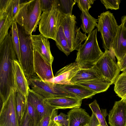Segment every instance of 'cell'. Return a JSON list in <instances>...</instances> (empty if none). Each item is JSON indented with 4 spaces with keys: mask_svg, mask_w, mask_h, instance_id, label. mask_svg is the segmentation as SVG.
<instances>
[{
    "mask_svg": "<svg viewBox=\"0 0 126 126\" xmlns=\"http://www.w3.org/2000/svg\"><path fill=\"white\" fill-rule=\"evenodd\" d=\"M27 108L29 117L33 122L35 126H36L39 122L38 117L37 113L34 107L27 101Z\"/></svg>",
    "mask_w": 126,
    "mask_h": 126,
    "instance_id": "cell-35",
    "label": "cell"
},
{
    "mask_svg": "<svg viewBox=\"0 0 126 126\" xmlns=\"http://www.w3.org/2000/svg\"><path fill=\"white\" fill-rule=\"evenodd\" d=\"M46 101L55 109H65L80 107L82 99L76 96L46 98Z\"/></svg>",
    "mask_w": 126,
    "mask_h": 126,
    "instance_id": "cell-17",
    "label": "cell"
},
{
    "mask_svg": "<svg viewBox=\"0 0 126 126\" xmlns=\"http://www.w3.org/2000/svg\"><path fill=\"white\" fill-rule=\"evenodd\" d=\"M52 65L38 52L34 50V72L37 76L42 80L47 81L54 77Z\"/></svg>",
    "mask_w": 126,
    "mask_h": 126,
    "instance_id": "cell-10",
    "label": "cell"
},
{
    "mask_svg": "<svg viewBox=\"0 0 126 126\" xmlns=\"http://www.w3.org/2000/svg\"><path fill=\"white\" fill-rule=\"evenodd\" d=\"M42 12L50 9L52 7L54 0H40Z\"/></svg>",
    "mask_w": 126,
    "mask_h": 126,
    "instance_id": "cell-39",
    "label": "cell"
},
{
    "mask_svg": "<svg viewBox=\"0 0 126 126\" xmlns=\"http://www.w3.org/2000/svg\"><path fill=\"white\" fill-rule=\"evenodd\" d=\"M69 126H84L88 123L90 116L85 110L77 107L72 109L67 113Z\"/></svg>",
    "mask_w": 126,
    "mask_h": 126,
    "instance_id": "cell-20",
    "label": "cell"
},
{
    "mask_svg": "<svg viewBox=\"0 0 126 126\" xmlns=\"http://www.w3.org/2000/svg\"><path fill=\"white\" fill-rule=\"evenodd\" d=\"M34 50L38 52L51 65L54 60L50 50V44L48 39L40 34L31 35Z\"/></svg>",
    "mask_w": 126,
    "mask_h": 126,
    "instance_id": "cell-15",
    "label": "cell"
},
{
    "mask_svg": "<svg viewBox=\"0 0 126 126\" xmlns=\"http://www.w3.org/2000/svg\"><path fill=\"white\" fill-rule=\"evenodd\" d=\"M100 1L107 9L116 10L119 9L120 0H101Z\"/></svg>",
    "mask_w": 126,
    "mask_h": 126,
    "instance_id": "cell-34",
    "label": "cell"
},
{
    "mask_svg": "<svg viewBox=\"0 0 126 126\" xmlns=\"http://www.w3.org/2000/svg\"><path fill=\"white\" fill-rule=\"evenodd\" d=\"M62 15L57 7V0H54L51 7L43 12L41 15L39 24L40 34L55 41Z\"/></svg>",
    "mask_w": 126,
    "mask_h": 126,
    "instance_id": "cell-5",
    "label": "cell"
},
{
    "mask_svg": "<svg viewBox=\"0 0 126 126\" xmlns=\"http://www.w3.org/2000/svg\"><path fill=\"white\" fill-rule=\"evenodd\" d=\"M23 1L0 0V15L5 13L14 20L20 5Z\"/></svg>",
    "mask_w": 126,
    "mask_h": 126,
    "instance_id": "cell-23",
    "label": "cell"
},
{
    "mask_svg": "<svg viewBox=\"0 0 126 126\" xmlns=\"http://www.w3.org/2000/svg\"><path fill=\"white\" fill-rule=\"evenodd\" d=\"M121 23L124 24L126 28V15H124L122 16L121 18Z\"/></svg>",
    "mask_w": 126,
    "mask_h": 126,
    "instance_id": "cell-43",
    "label": "cell"
},
{
    "mask_svg": "<svg viewBox=\"0 0 126 126\" xmlns=\"http://www.w3.org/2000/svg\"><path fill=\"white\" fill-rule=\"evenodd\" d=\"M76 3L75 0H57V7L62 15H72L73 8Z\"/></svg>",
    "mask_w": 126,
    "mask_h": 126,
    "instance_id": "cell-31",
    "label": "cell"
},
{
    "mask_svg": "<svg viewBox=\"0 0 126 126\" xmlns=\"http://www.w3.org/2000/svg\"><path fill=\"white\" fill-rule=\"evenodd\" d=\"M77 23L76 17L74 15H62L60 24L63 28L71 52L73 51Z\"/></svg>",
    "mask_w": 126,
    "mask_h": 126,
    "instance_id": "cell-14",
    "label": "cell"
},
{
    "mask_svg": "<svg viewBox=\"0 0 126 126\" xmlns=\"http://www.w3.org/2000/svg\"><path fill=\"white\" fill-rule=\"evenodd\" d=\"M97 31L101 34L103 47L105 50L112 48L119 27L113 14L109 11L103 12L98 17Z\"/></svg>",
    "mask_w": 126,
    "mask_h": 126,
    "instance_id": "cell-6",
    "label": "cell"
},
{
    "mask_svg": "<svg viewBox=\"0 0 126 126\" xmlns=\"http://www.w3.org/2000/svg\"><path fill=\"white\" fill-rule=\"evenodd\" d=\"M79 9L82 12L80 16L82 21L80 28L85 33L88 34L97 26L98 20L92 16L88 11L81 8Z\"/></svg>",
    "mask_w": 126,
    "mask_h": 126,
    "instance_id": "cell-24",
    "label": "cell"
},
{
    "mask_svg": "<svg viewBox=\"0 0 126 126\" xmlns=\"http://www.w3.org/2000/svg\"><path fill=\"white\" fill-rule=\"evenodd\" d=\"M9 34L11 36L13 47L16 54L17 61L21 66L20 44L17 24L15 20L11 27Z\"/></svg>",
    "mask_w": 126,
    "mask_h": 126,
    "instance_id": "cell-26",
    "label": "cell"
},
{
    "mask_svg": "<svg viewBox=\"0 0 126 126\" xmlns=\"http://www.w3.org/2000/svg\"><path fill=\"white\" fill-rule=\"evenodd\" d=\"M16 92L12 90L6 100L2 104L0 126H19L16 109Z\"/></svg>",
    "mask_w": 126,
    "mask_h": 126,
    "instance_id": "cell-9",
    "label": "cell"
},
{
    "mask_svg": "<svg viewBox=\"0 0 126 126\" xmlns=\"http://www.w3.org/2000/svg\"><path fill=\"white\" fill-rule=\"evenodd\" d=\"M21 126H35L33 122L28 115L27 105L24 117Z\"/></svg>",
    "mask_w": 126,
    "mask_h": 126,
    "instance_id": "cell-38",
    "label": "cell"
},
{
    "mask_svg": "<svg viewBox=\"0 0 126 126\" xmlns=\"http://www.w3.org/2000/svg\"><path fill=\"white\" fill-rule=\"evenodd\" d=\"M69 93L80 99L92 98L95 93L86 88L75 83L73 84H60Z\"/></svg>",
    "mask_w": 126,
    "mask_h": 126,
    "instance_id": "cell-22",
    "label": "cell"
},
{
    "mask_svg": "<svg viewBox=\"0 0 126 126\" xmlns=\"http://www.w3.org/2000/svg\"><path fill=\"white\" fill-rule=\"evenodd\" d=\"M76 83L86 88L96 94L106 91L112 85L111 82L105 78L80 82Z\"/></svg>",
    "mask_w": 126,
    "mask_h": 126,
    "instance_id": "cell-21",
    "label": "cell"
},
{
    "mask_svg": "<svg viewBox=\"0 0 126 126\" xmlns=\"http://www.w3.org/2000/svg\"><path fill=\"white\" fill-rule=\"evenodd\" d=\"M27 102V97L19 92L16 95V109L19 126H21L24 116Z\"/></svg>",
    "mask_w": 126,
    "mask_h": 126,
    "instance_id": "cell-27",
    "label": "cell"
},
{
    "mask_svg": "<svg viewBox=\"0 0 126 126\" xmlns=\"http://www.w3.org/2000/svg\"><path fill=\"white\" fill-rule=\"evenodd\" d=\"M19 38L21 66L28 80L35 73L34 67V50L32 34H27L24 30L17 24Z\"/></svg>",
    "mask_w": 126,
    "mask_h": 126,
    "instance_id": "cell-4",
    "label": "cell"
},
{
    "mask_svg": "<svg viewBox=\"0 0 126 126\" xmlns=\"http://www.w3.org/2000/svg\"><path fill=\"white\" fill-rule=\"evenodd\" d=\"M115 55L112 48L105 50L103 55L94 64L103 75L114 83L120 71L116 63Z\"/></svg>",
    "mask_w": 126,
    "mask_h": 126,
    "instance_id": "cell-8",
    "label": "cell"
},
{
    "mask_svg": "<svg viewBox=\"0 0 126 126\" xmlns=\"http://www.w3.org/2000/svg\"><path fill=\"white\" fill-rule=\"evenodd\" d=\"M59 49L67 56L71 52L67 39L64 33L62 26L60 24L55 41Z\"/></svg>",
    "mask_w": 126,
    "mask_h": 126,
    "instance_id": "cell-25",
    "label": "cell"
},
{
    "mask_svg": "<svg viewBox=\"0 0 126 126\" xmlns=\"http://www.w3.org/2000/svg\"><path fill=\"white\" fill-rule=\"evenodd\" d=\"M54 109L51 110L46 113L36 126H48L50 121L51 115Z\"/></svg>",
    "mask_w": 126,
    "mask_h": 126,
    "instance_id": "cell-37",
    "label": "cell"
},
{
    "mask_svg": "<svg viewBox=\"0 0 126 126\" xmlns=\"http://www.w3.org/2000/svg\"><path fill=\"white\" fill-rule=\"evenodd\" d=\"M88 124L89 126H97L100 124L97 118L94 114L92 113L90 116Z\"/></svg>",
    "mask_w": 126,
    "mask_h": 126,
    "instance_id": "cell-41",
    "label": "cell"
},
{
    "mask_svg": "<svg viewBox=\"0 0 126 126\" xmlns=\"http://www.w3.org/2000/svg\"><path fill=\"white\" fill-rule=\"evenodd\" d=\"M103 78L105 77L94 65L88 67L80 68L72 78L71 81L74 84L80 82Z\"/></svg>",
    "mask_w": 126,
    "mask_h": 126,
    "instance_id": "cell-19",
    "label": "cell"
},
{
    "mask_svg": "<svg viewBox=\"0 0 126 126\" xmlns=\"http://www.w3.org/2000/svg\"><path fill=\"white\" fill-rule=\"evenodd\" d=\"M110 126H126V102L122 99L115 101L108 114Z\"/></svg>",
    "mask_w": 126,
    "mask_h": 126,
    "instance_id": "cell-13",
    "label": "cell"
},
{
    "mask_svg": "<svg viewBox=\"0 0 126 126\" xmlns=\"http://www.w3.org/2000/svg\"><path fill=\"white\" fill-rule=\"evenodd\" d=\"M114 91L121 99L126 94V71L119 74L114 83Z\"/></svg>",
    "mask_w": 126,
    "mask_h": 126,
    "instance_id": "cell-29",
    "label": "cell"
},
{
    "mask_svg": "<svg viewBox=\"0 0 126 126\" xmlns=\"http://www.w3.org/2000/svg\"><path fill=\"white\" fill-rule=\"evenodd\" d=\"M28 80L31 89L46 98L75 96L67 92L60 84L43 81L34 75Z\"/></svg>",
    "mask_w": 126,
    "mask_h": 126,
    "instance_id": "cell-7",
    "label": "cell"
},
{
    "mask_svg": "<svg viewBox=\"0 0 126 126\" xmlns=\"http://www.w3.org/2000/svg\"><path fill=\"white\" fill-rule=\"evenodd\" d=\"M84 126H89L88 123L87 124L85 125Z\"/></svg>",
    "mask_w": 126,
    "mask_h": 126,
    "instance_id": "cell-45",
    "label": "cell"
},
{
    "mask_svg": "<svg viewBox=\"0 0 126 126\" xmlns=\"http://www.w3.org/2000/svg\"><path fill=\"white\" fill-rule=\"evenodd\" d=\"M48 126H61L59 124L54 121L51 116L50 121Z\"/></svg>",
    "mask_w": 126,
    "mask_h": 126,
    "instance_id": "cell-42",
    "label": "cell"
},
{
    "mask_svg": "<svg viewBox=\"0 0 126 126\" xmlns=\"http://www.w3.org/2000/svg\"><path fill=\"white\" fill-rule=\"evenodd\" d=\"M120 71L123 72L126 71V54L120 61L117 62Z\"/></svg>",
    "mask_w": 126,
    "mask_h": 126,
    "instance_id": "cell-40",
    "label": "cell"
},
{
    "mask_svg": "<svg viewBox=\"0 0 126 126\" xmlns=\"http://www.w3.org/2000/svg\"><path fill=\"white\" fill-rule=\"evenodd\" d=\"M16 59L11 36L9 33L0 43V96L1 104L7 99L12 90L16 92L14 63V61Z\"/></svg>",
    "mask_w": 126,
    "mask_h": 126,
    "instance_id": "cell-1",
    "label": "cell"
},
{
    "mask_svg": "<svg viewBox=\"0 0 126 126\" xmlns=\"http://www.w3.org/2000/svg\"><path fill=\"white\" fill-rule=\"evenodd\" d=\"M79 8H81L89 11L91 7L95 0H75Z\"/></svg>",
    "mask_w": 126,
    "mask_h": 126,
    "instance_id": "cell-36",
    "label": "cell"
},
{
    "mask_svg": "<svg viewBox=\"0 0 126 126\" xmlns=\"http://www.w3.org/2000/svg\"><path fill=\"white\" fill-rule=\"evenodd\" d=\"M97 126H101L100 124H99Z\"/></svg>",
    "mask_w": 126,
    "mask_h": 126,
    "instance_id": "cell-46",
    "label": "cell"
},
{
    "mask_svg": "<svg viewBox=\"0 0 126 126\" xmlns=\"http://www.w3.org/2000/svg\"><path fill=\"white\" fill-rule=\"evenodd\" d=\"M124 101L126 102V94L121 99Z\"/></svg>",
    "mask_w": 126,
    "mask_h": 126,
    "instance_id": "cell-44",
    "label": "cell"
},
{
    "mask_svg": "<svg viewBox=\"0 0 126 126\" xmlns=\"http://www.w3.org/2000/svg\"><path fill=\"white\" fill-rule=\"evenodd\" d=\"M97 31L95 29L88 34L87 39L77 53L75 62L81 68L93 66L104 53L98 44Z\"/></svg>",
    "mask_w": 126,
    "mask_h": 126,
    "instance_id": "cell-3",
    "label": "cell"
},
{
    "mask_svg": "<svg viewBox=\"0 0 126 126\" xmlns=\"http://www.w3.org/2000/svg\"><path fill=\"white\" fill-rule=\"evenodd\" d=\"M14 63L16 92H21L24 96L27 97L30 89L28 80L17 59L14 61Z\"/></svg>",
    "mask_w": 126,
    "mask_h": 126,
    "instance_id": "cell-18",
    "label": "cell"
},
{
    "mask_svg": "<svg viewBox=\"0 0 126 126\" xmlns=\"http://www.w3.org/2000/svg\"><path fill=\"white\" fill-rule=\"evenodd\" d=\"M42 12L40 0L23 1L20 5L14 20L27 34H32L36 30Z\"/></svg>",
    "mask_w": 126,
    "mask_h": 126,
    "instance_id": "cell-2",
    "label": "cell"
},
{
    "mask_svg": "<svg viewBox=\"0 0 126 126\" xmlns=\"http://www.w3.org/2000/svg\"><path fill=\"white\" fill-rule=\"evenodd\" d=\"M80 27L78 28L77 26L76 28V32L75 39V42L73 50H76L78 51L82 43L85 40H86L87 36L86 33H82L81 31Z\"/></svg>",
    "mask_w": 126,
    "mask_h": 126,
    "instance_id": "cell-33",
    "label": "cell"
},
{
    "mask_svg": "<svg viewBox=\"0 0 126 126\" xmlns=\"http://www.w3.org/2000/svg\"><path fill=\"white\" fill-rule=\"evenodd\" d=\"M80 68L76 62L72 63L59 70L53 78L46 81L59 84H73L71 80Z\"/></svg>",
    "mask_w": 126,
    "mask_h": 126,
    "instance_id": "cell-11",
    "label": "cell"
},
{
    "mask_svg": "<svg viewBox=\"0 0 126 126\" xmlns=\"http://www.w3.org/2000/svg\"><path fill=\"white\" fill-rule=\"evenodd\" d=\"M46 98L30 89L27 100L35 109L38 115L39 122L45 114L50 110L55 109L46 101Z\"/></svg>",
    "mask_w": 126,
    "mask_h": 126,
    "instance_id": "cell-12",
    "label": "cell"
},
{
    "mask_svg": "<svg viewBox=\"0 0 126 126\" xmlns=\"http://www.w3.org/2000/svg\"><path fill=\"white\" fill-rule=\"evenodd\" d=\"M92 113L95 115L98 120L101 126H108L105 120V117L107 115L106 110H104V113L101 110L99 105L96 100L89 104Z\"/></svg>",
    "mask_w": 126,
    "mask_h": 126,
    "instance_id": "cell-30",
    "label": "cell"
},
{
    "mask_svg": "<svg viewBox=\"0 0 126 126\" xmlns=\"http://www.w3.org/2000/svg\"><path fill=\"white\" fill-rule=\"evenodd\" d=\"M14 20L5 13L0 15V43L9 34L8 30Z\"/></svg>",
    "mask_w": 126,
    "mask_h": 126,
    "instance_id": "cell-28",
    "label": "cell"
},
{
    "mask_svg": "<svg viewBox=\"0 0 126 126\" xmlns=\"http://www.w3.org/2000/svg\"><path fill=\"white\" fill-rule=\"evenodd\" d=\"M58 110L54 109L51 115L53 121L61 126H69V120L68 115L61 112L58 115Z\"/></svg>",
    "mask_w": 126,
    "mask_h": 126,
    "instance_id": "cell-32",
    "label": "cell"
},
{
    "mask_svg": "<svg viewBox=\"0 0 126 126\" xmlns=\"http://www.w3.org/2000/svg\"><path fill=\"white\" fill-rule=\"evenodd\" d=\"M112 48L117 62L126 54V28L123 24L119 26Z\"/></svg>",
    "mask_w": 126,
    "mask_h": 126,
    "instance_id": "cell-16",
    "label": "cell"
}]
</instances>
